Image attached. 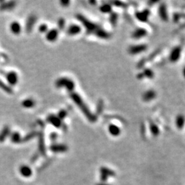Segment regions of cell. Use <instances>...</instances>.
<instances>
[{
  "mask_svg": "<svg viewBox=\"0 0 185 185\" xmlns=\"http://www.w3.org/2000/svg\"><path fill=\"white\" fill-rule=\"evenodd\" d=\"M76 18L82 23L86 28V33L89 34H93L102 39H108L111 37V34L102 28L98 24L94 23L82 14H77Z\"/></svg>",
  "mask_w": 185,
  "mask_h": 185,
  "instance_id": "1",
  "label": "cell"
},
{
  "mask_svg": "<svg viewBox=\"0 0 185 185\" xmlns=\"http://www.w3.org/2000/svg\"><path fill=\"white\" fill-rule=\"evenodd\" d=\"M70 98L73 100V102L77 105V107L80 109L82 113L84 115V116L86 117V119L90 122H95L97 121V117L90 111L89 108H88L85 103L84 102L83 99H82L80 95H79L78 93L75 92H71L70 93Z\"/></svg>",
  "mask_w": 185,
  "mask_h": 185,
  "instance_id": "2",
  "label": "cell"
},
{
  "mask_svg": "<svg viewBox=\"0 0 185 185\" xmlns=\"http://www.w3.org/2000/svg\"><path fill=\"white\" fill-rule=\"evenodd\" d=\"M55 85L58 89L65 87L70 93L73 92L75 88V83L74 82V81L67 78H60L59 79H58L56 81Z\"/></svg>",
  "mask_w": 185,
  "mask_h": 185,
  "instance_id": "3",
  "label": "cell"
},
{
  "mask_svg": "<svg viewBox=\"0 0 185 185\" xmlns=\"http://www.w3.org/2000/svg\"><path fill=\"white\" fill-rule=\"evenodd\" d=\"M147 46L145 44H140V45H135L130 46L128 49V52L132 54V55H135L143 52L147 50Z\"/></svg>",
  "mask_w": 185,
  "mask_h": 185,
  "instance_id": "4",
  "label": "cell"
},
{
  "mask_svg": "<svg viewBox=\"0 0 185 185\" xmlns=\"http://www.w3.org/2000/svg\"><path fill=\"white\" fill-rule=\"evenodd\" d=\"M181 52H182V48L179 46L174 47L173 49L169 55V60L171 62H176L178 61V60L180 59L181 56Z\"/></svg>",
  "mask_w": 185,
  "mask_h": 185,
  "instance_id": "5",
  "label": "cell"
},
{
  "mask_svg": "<svg viewBox=\"0 0 185 185\" xmlns=\"http://www.w3.org/2000/svg\"><path fill=\"white\" fill-rule=\"evenodd\" d=\"M38 150L42 156L46 155V149H45L44 135L43 132L38 133Z\"/></svg>",
  "mask_w": 185,
  "mask_h": 185,
  "instance_id": "6",
  "label": "cell"
},
{
  "mask_svg": "<svg viewBox=\"0 0 185 185\" xmlns=\"http://www.w3.org/2000/svg\"><path fill=\"white\" fill-rule=\"evenodd\" d=\"M36 22V17L34 14L30 15L26 24V31L27 33H30L32 31L34 24Z\"/></svg>",
  "mask_w": 185,
  "mask_h": 185,
  "instance_id": "7",
  "label": "cell"
},
{
  "mask_svg": "<svg viewBox=\"0 0 185 185\" xmlns=\"http://www.w3.org/2000/svg\"><path fill=\"white\" fill-rule=\"evenodd\" d=\"M50 149L54 153H61L67 151L68 147L65 144H53L51 145Z\"/></svg>",
  "mask_w": 185,
  "mask_h": 185,
  "instance_id": "8",
  "label": "cell"
},
{
  "mask_svg": "<svg viewBox=\"0 0 185 185\" xmlns=\"http://www.w3.org/2000/svg\"><path fill=\"white\" fill-rule=\"evenodd\" d=\"M47 122L52 124L56 128H60L62 125L61 120L54 115H50L49 116L47 117Z\"/></svg>",
  "mask_w": 185,
  "mask_h": 185,
  "instance_id": "9",
  "label": "cell"
},
{
  "mask_svg": "<svg viewBox=\"0 0 185 185\" xmlns=\"http://www.w3.org/2000/svg\"><path fill=\"white\" fill-rule=\"evenodd\" d=\"M147 34V31L144 28H136L132 34V37L134 39H141L145 37Z\"/></svg>",
  "mask_w": 185,
  "mask_h": 185,
  "instance_id": "10",
  "label": "cell"
},
{
  "mask_svg": "<svg viewBox=\"0 0 185 185\" xmlns=\"http://www.w3.org/2000/svg\"><path fill=\"white\" fill-rule=\"evenodd\" d=\"M6 78L8 82L10 84V85H15L18 82V75L14 71H10L6 74Z\"/></svg>",
  "mask_w": 185,
  "mask_h": 185,
  "instance_id": "11",
  "label": "cell"
},
{
  "mask_svg": "<svg viewBox=\"0 0 185 185\" xmlns=\"http://www.w3.org/2000/svg\"><path fill=\"white\" fill-rule=\"evenodd\" d=\"M156 97V93L154 91V90H147L146 92H145L143 94L142 98L144 102H150L151 100H153Z\"/></svg>",
  "mask_w": 185,
  "mask_h": 185,
  "instance_id": "12",
  "label": "cell"
},
{
  "mask_svg": "<svg viewBox=\"0 0 185 185\" xmlns=\"http://www.w3.org/2000/svg\"><path fill=\"white\" fill-rule=\"evenodd\" d=\"M150 14V12L149 10H144L141 12H138L136 13V17L141 21L142 22H147Z\"/></svg>",
  "mask_w": 185,
  "mask_h": 185,
  "instance_id": "13",
  "label": "cell"
},
{
  "mask_svg": "<svg viewBox=\"0 0 185 185\" xmlns=\"http://www.w3.org/2000/svg\"><path fill=\"white\" fill-rule=\"evenodd\" d=\"M19 172L22 174V176L25 178H29L32 175V169L28 165H22L19 168Z\"/></svg>",
  "mask_w": 185,
  "mask_h": 185,
  "instance_id": "14",
  "label": "cell"
},
{
  "mask_svg": "<svg viewBox=\"0 0 185 185\" xmlns=\"http://www.w3.org/2000/svg\"><path fill=\"white\" fill-rule=\"evenodd\" d=\"M17 5V2L14 1H10V2H3L2 4L0 5V10L4 11L8 10H11V9L14 8Z\"/></svg>",
  "mask_w": 185,
  "mask_h": 185,
  "instance_id": "15",
  "label": "cell"
},
{
  "mask_svg": "<svg viewBox=\"0 0 185 185\" xmlns=\"http://www.w3.org/2000/svg\"><path fill=\"white\" fill-rule=\"evenodd\" d=\"M58 36V31L56 29H52L48 31L46 34V39L50 42L55 41Z\"/></svg>",
  "mask_w": 185,
  "mask_h": 185,
  "instance_id": "16",
  "label": "cell"
},
{
  "mask_svg": "<svg viewBox=\"0 0 185 185\" xmlns=\"http://www.w3.org/2000/svg\"><path fill=\"white\" fill-rule=\"evenodd\" d=\"M99 172L100 174L105 175V176H107L108 178L110 177L115 176V172L113 170H112V169L107 167H102L100 168Z\"/></svg>",
  "mask_w": 185,
  "mask_h": 185,
  "instance_id": "17",
  "label": "cell"
},
{
  "mask_svg": "<svg viewBox=\"0 0 185 185\" xmlns=\"http://www.w3.org/2000/svg\"><path fill=\"white\" fill-rule=\"evenodd\" d=\"M108 132L113 136H117L121 134V129L119 127L115 125V124H110L108 126Z\"/></svg>",
  "mask_w": 185,
  "mask_h": 185,
  "instance_id": "18",
  "label": "cell"
},
{
  "mask_svg": "<svg viewBox=\"0 0 185 185\" xmlns=\"http://www.w3.org/2000/svg\"><path fill=\"white\" fill-rule=\"evenodd\" d=\"M80 32H81L80 26L76 25V24H74V25L70 26L67 30V34L71 36L77 35Z\"/></svg>",
  "mask_w": 185,
  "mask_h": 185,
  "instance_id": "19",
  "label": "cell"
},
{
  "mask_svg": "<svg viewBox=\"0 0 185 185\" xmlns=\"http://www.w3.org/2000/svg\"><path fill=\"white\" fill-rule=\"evenodd\" d=\"M185 124V117L183 115H178L175 119V126L178 129H183Z\"/></svg>",
  "mask_w": 185,
  "mask_h": 185,
  "instance_id": "20",
  "label": "cell"
},
{
  "mask_svg": "<svg viewBox=\"0 0 185 185\" xmlns=\"http://www.w3.org/2000/svg\"><path fill=\"white\" fill-rule=\"evenodd\" d=\"M10 133V129L9 128V126H6L2 130L1 132H0V142H3L6 140V139L8 137Z\"/></svg>",
  "mask_w": 185,
  "mask_h": 185,
  "instance_id": "21",
  "label": "cell"
},
{
  "mask_svg": "<svg viewBox=\"0 0 185 185\" xmlns=\"http://www.w3.org/2000/svg\"><path fill=\"white\" fill-rule=\"evenodd\" d=\"M10 30L14 34H16V35L19 34L21 32V30H22V27H21V25L19 23L17 22H14L11 23Z\"/></svg>",
  "mask_w": 185,
  "mask_h": 185,
  "instance_id": "22",
  "label": "cell"
},
{
  "mask_svg": "<svg viewBox=\"0 0 185 185\" xmlns=\"http://www.w3.org/2000/svg\"><path fill=\"white\" fill-rule=\"evenodd\" d=\"M159 15L163 21H167L168 19V14L167 12V8L165 4H162L159 8Z\"/></svg>",
  "mask_w": 185,
  "mask_h": 185,
  "instance_id": "23",
  "label": "cell"
},
{
  "mask_svg": "<svg viewBox=\"0 0 185 185\" xmlns=\"http://www.w3.org/2000/svg\"><path fill=\"white\" fill-rule=\"evenodd\" d=\"M22 137L21 136L19 132H14L10 135V140L12 142L14 143H22Z\"/></svg>",
  "mask_w": 185,
  "mask_h": 185,
  "instance_id": "24",
  "label": "cell"
},
{
  "mask_svg": "<svg viewBox=\"0 0 185 185\" xmlns=\"http://www.w3.org/2000/svg\"><path fill=\"white\" fill-rule=\"evenodd\" d=\"M38 135V132H36V131H33L28 133V134H27L25 136H23L22 139V143H24V142H28L30 140H32V139H34V137H36V136Z\"/></svg>",
  "mask_w": 185,
  "mask_h": 185,
  "instance_id": "25",
  "label": "cell"
},
{
  "mask_svg": "<svg viewBox=\"0 0 185 185\" xmlns=\"http://www.w3.org/2000/svg\"><path fill=\"white\" fill-rule=\"evenodd\" d=\"M22 106L26 108H32L35 106V102L32 99H26L22 102Z\"/></svg>",
  "mask_w": 185,
  "mask_h": 185,
  "instance_id": "26",
  "label": "cell"
},
{
  "mask_svg": "<svg viewBox=\"0 0 185 185\" xmlns=\"http://www.w3.org/2000/svg\"><path fill=\"white\" fill-rule=\"evenodd\" d=\"M0 88H1L2 90H4L5 92H6L8 94H12L13 93V89H12L10 86H8L5 83L3 82L1 80H0Z\"/></svg>",
  "mask_w": 185,
  "mask_h": 185,
  "instance_id": "27",
  "label": "cell"
},
{
  "mask_svg": "<svg viewBox=\"0 0 185 185\" xmlns=\"http://www.w3.org/2000/svg\"><path fill=\"white\" fill-rule=\"evenodd\" d=\"M150 130L151 134H152L154 136H158L160 133V130L159 127H158L155 123H150Z\"/></svg>",
  "mask_w": 185,
  "mask_h": 185,
  "instance_id": "28",
  "label": "cell"
},
{
  "mask_svg": "<svg viewBox=\"0 0 185 185\" xmlns=\"http://www.w3.org/2000/svg\"><path fill=\"white\" fill-rule=\"evenodd\" d=\"M143 77H146L148 78H153L154 74L151 69H145L144 72L143 73Z\"/></svg>",
  "mask_w": 185,
  "mask_h": 185,
  "instance_id": "29",
  "label": "cell"
},
{
  "mask_svg": "<svg viewBox=\"0 0 185 185\" xmlns=\"http://www.w3.org/2000/svg\"><path fill=\"white\" fill-rule=\"evenodd\" d=\"M100 10H101V12H102V13H111V10H112V8L110 5L108 4H104L101 7H100Z\"/></svg>",
  "mask_w": 185,
  "mask_h": 185,
  "instance_id": "30",
  "label": "cell"
},
{
  "mask_svg": "<svg viewBox=\"0 0 185 185\" xmlns=\"http://www.w3.org/2000/svg\"><path fill=\"white\" fill-rule=\"evenodd\" d=\"M58 28L60 30H62L65 28V21L64 19L60 18V19L58 20Z\"/></svg>",
  "mask_w": 185,
  "mask_h": 185,
  "instance_id": "31",
  "label": "cell"
},
{
  "mask_svg": "<svg viewBox=\"0 0 185 185\" xmlns=\"http://www.w3.org/2000/svg\"><path fill=\"white\" fill-rule=\"evenodd\" d=\"M66 115H67V111L66 110H61L59 111L58 114V117L59 118V119H64L66 117Z\"/></svg>",
  "mask_w": 185,
  "mask_h": 185,
  "instance_id": "32",
  "label": "cell"
},
{
  "mask_svg": "<svg viewBox=\"0 0 185 185\" xmlns=\"http://www.w3.org/2000/svg\"><path fill=\"white\" fill-rule=\"evenodd\" d=\"M38 30H39V31L42 33L47 32V30H48V27L47 25H45V24H43V25H41L40 26H39Z\"/></svg>",
  "mask_w": 185,
  "mask_h": 185,
  "instance_id": "33",
  "label": "cell"
},
{
  "mask_svg": "<svg viewBox=\"0 0 185 185\" xmlns=\"http://www.w3.org/2000/svg\"><path fill=\"white\" fill-rule=\"evenodd\" d=\"M50 136V139H51V140L54 141V140H56V139H57L58 135H57L56 133L53 132V133H51Z\"/></svg>",
  "mask_w": 185,
  "mask_h": 185,
  "instance_id": "34",
  "label": "cell"
},
{
  "mask_svg": "<svg viewBox=\"0 0 185 185\" xmlns=\"http://www.w3.org/2000/svg\"><path fill=\"white\" fill-rule=\"evenodd\" d=\"M38 157V154H35L33 156H32V159H31V162H32V163H34V161H36V160H37Z\"/></svg>",
  "mask_w": 185,
  "mask_h": 185,
  "instance_id": "35",
  "label": "cell"
},
{
  "mask_svg": "<svg viewBox=\"0 0 185 185\" xmlns=\"http://www.w3.org/2000/svg\"><path fill=\"white\" fill-rule=\"evenodd\" d=\"M60 4H61L62 6H67L69 4V1H61L60 2Z\"/></svg>",
  "mask_w": 185,
  "mask_h": 185,
  "instance_id": "36",
  "label": "cell"
},
{
  "mask_svg": "<svg viewBox=\"0 0 185 185\" xmlns=\"http://www.w3.org/2000/svg\"><path fill=\"white\" fill-rule=\"evenodd\" d=\"M102 110V103H99L98 104V113H100Z\"/></svg>",
  "mask_w": 185,
  "mask_h": 185,
  "instance_id": "37",
  "label": "cell"
},
{
  "mask_svg": "<svg viewBox=\"0 0 185 185\" xmlns=\"http://www.w3.org/2000/svg\"><path fill=\"white\" fill-rule=\"evenodd\" d=\"M38 123L39 124V125L41 126V127H42V128H44L45 126V124H44V122L43 121H41V120H38Z\"/></svg>",
  "mask_w": 185,
  "mask_h": 185,
  "instance_id": "38",
  "label": "cell"
},
{
  "mask_svg": "<svg viewBox=\"0 0 185 185\" xmlns=\"http://www.w3.org/2000/svg\"><path fill=\"white\" fill-rule=\"evenodd\" d=\"M96 185H111V184H108V183H100L97 184Z\"/></svg>",
  "mask_w": 185,
  "mask_h": 185,
  "instance_id": "39",
  "label": "cell"
},
{
  "mask_svg": "<svg viewBox=\"0 0 185 185\" xmlns=\"http://www.w3.org/2000/svg\"><path fill=\"white\" fill-rule=\"evenodd\" d=\"M183 75H184V77L185 78V67L183 69Z\"/></svg>",
  "mask_w": 185,
  "mask_h": 185,
  "instance_id": "40",
  "label": "cell"
}]
</instances>
